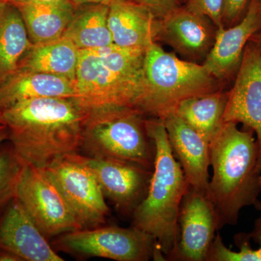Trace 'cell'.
Wrapping results in <instances>:
<instances>
[{
  "label": "cell",
  "instance_id": "obj_1",
  "mask_svg": "<svg viewBox=\"0 0 261 261\" xmlns=\"http://www.w3.org/2000/svg\"><path fill=\"white\" fill-rule=\"evenodd\" d=\"M87 115L65 97L31 99L3 111L15 152L24 164L40 168L80 150Z\"/></svg>",
  "mask_w": 261,
  "mask_h": 261
},
{
  "label": "cell",
  "instance_id": "obj_2",
  "mask_svg": "<svg viewBox=\"0 0 261 261\" xmlns=\"http://www.w3.org/2000/svg\"><path fill=\"white\" fill-rule=\"evenodd\" d=\"M251 129L238 123H223L210 142L213 176L208 197L217 217L218 227L238 224L240 211L254 205L261 192L258 146Z\"/></svg>",
  "mask_w": 261,
  "mask_h": 261
},
{
  "label": "cell",
  "instance_id": "obj_3",
  "mask_svg": "<svg viewBox=\"0 0 261 261\" xmlns=\"http://www.w3.org/2000/svg\"><path fill=\"white\" fill-rule=\"evenodd\" d=\"M145 49L115 44L80 50L73 99L87 114L106 110L141 112L145 92Z\"/></svg>",
  "mask_w": 261,
  "mask_h": 261
},
{
  "label": "cell",
  "instance_id": "obj_4",
  "mask_svg": "<svg viewBox=\"0 0 261 261\" xmlns=\"http://www.w3.org/2000/svg\"><path fill=\"white\" fill-rule=\"evenodd\" d=\"M155 154L153 169L145 198L133 211V227L150 235L164 256L170 259L177 248L178 214L184 196L190 188L168 140L161 118L145 120Z\"/></svg>",
  "mask_w": 261,
  "mask_h": 261
},
{
  "label": "cell",
  "instance_id": "obj_5",
  "mask_svg": "<svg viewBox=\"0 0 261 261\" xmlns=\"http://www.w3.org/2000/svg\"><path fill=\"white\" fill-rule=\"evenodd\" d=\"M145 92L141 106L145 116L163 119L188 98L221 89L203 64L181 60L156 42L145 49Z\"/></svg>",
  "mask_w": 261,
  "mask_h": 261
},
{
  "label": "cell",
  "instance_id": "obj_6",
  "mask_svg": "<svg viewBox=\"0 0 261 261\" xmlns=\"http://www.w3.org/2000/svg\"><path fill=\"white\" fill-rule=\"evenodd\" d=\"M144 116L132 109L87 113L80 149L89 157L121 160L152 171L155 147Z\"/></svg>",
  "mask_w": 261,
  "mask_h": 261
},
{
  "label": "cell",
  "instance_id": "obj_7",
  "mask_svg": "<svg viewBox=\"0 0 261 261\" xmlns=\"http://www.w3.org/2000/svg\"><path fill=\"white\" fill-rule=\"evenodd\" d=\"M53 245L56 250L80 256L117 261L165 260L154 238L133 226L82 228L60 235Z\"/></svg>",
  "mask_w": 261,
  "mask_h": 261
},
{
  "label": "cell",
  "instance_id": "obj_8",
  "mask_svg": "<svg viewBox=\"0 0 261 261\" xmlns=\"http://www.w3.org/2000/svg\"><path fill=\"white\" fill-rule=\"evenodd\" d=\"M15 198L47 240L82 228L44 168L24 165Z\"/></svg>",
  "mask_w": 261,
  "mask_h": 261
},
{
  "label": "cell",
  "instance_id": "obj_9",
  "mask_svg": "<svg viewBox=\"0 0 261 261\" xmlns=\"http://www.w3.org/2000/svg\"><path fill=\"white\" fill-rule=\"evenodd\" d=\"M61 192L82 228L102 226L109 208L102 190L79 153L67 154L44 168Z\"/></svg>",
  "mask_w": 261,
  "mask_h": 261
},
{
  "label": "cell",
  "instance_id": "obj_10",
  "mask_svg": "<svg viewBox=\"0 0 261 261\" xmlns=\"http://www.w3.org/2000/svg\"><path fill=\"white\" fill-rule=\"evenodd\" d=\"M241 123L255 132L261 170V53L249 41L233 87L227 92L223 123Z\"/></svg>",
  "mask_w": 261,
  "mask_h": 261
},
{
  "label": "cell",
  "instance_id": "obj_11",
  "mask_svg": "<svg viewBox=\"0 0 261 261\" xmlns=\"http://www.w3.org/2000/svg\"><path fill=\"white\" fill-rule=\"evenodd\" d=\"M216 31L207 17L181 5L164 18L154 19L153 40L172 47L186 61L199 63L214 45Z\"/></svg>",
  "mask_w": 261,
  "mask_h": 261
},
{
  "label": "cell",
  "instance_id": "obj_12",
  "mask_svg": "<svg viewBox=\"0 0 261 261\" xmlns=\"http://www.w3.org/2000/svg\"><path fill=\"white\" fill-rule=\"evenodd\" d=\"M179 238L171 260L206 261L219 231L217 217L207 194L189 188L178 214Z\"/></svg>",
  "mask_w": 261,
  "mask_h": 261
},
{
  "label": "cell",
  "instance_id": "obj_13",
  "mask_svg": "<svg viewBox=\"0 0 261 261\" xmlns=\"http://www.w3.org/2000/svg\"><path fill=\"white\" fill-rule=\"evenodd\" d=\"M79 157L93 173L105 197L120 211H134L145 198L152 171L121 160Z\"/></svg>",
  "mask_w": 261,
  "mask_h": 261
},
{
  "label": "cell",
  "instance_id": "obj_14",
  "mask_svg": "<svg viewBox=\"0 0 261 261\" xmlns=\"http://www.w3.org/2000/svg\"><path fill=\"white\" fill-rule=\"evenodd\" d=\"M260 30V2L250 0L246 13L238 23L217 29L214 45L202 64L217 80H229L238 73L247 43Z\"/></svg>",
  "mask_w": 261,
  "mask_h": 261
},
{
  "label": "cell",
  "instance_id": "obj_15",
  "mask_svg": "<svg viewBox=\"0 0 261 261\" xmlns=\"http://www.w3.org/2000/svg\"><path fill=\"white\" fill-rule=\"evenodd\" d=\"M175 157L190 188L208 195L210 142L176 114L163 118Z\"/></svg>",
  "mask_w": 261,
  "mask_h": 261
},
{
  "label": "cell",
  "instance_id": "obj_16",
  "mask_svg": "<svg viewBox=\"0 0 261 261\" xmlns=\"http://www.w3.org/2000/svg\"><path fill=\"white\" fill-rule=\"evenodd\" d=\"M48 240L19 201H10L0 219V249L22 260H64Z\"/></svg>",
  "mask_w": 261,
  "mask_h": 261
},
{
  "label": "cell",
  "instance_id": "obj_17",
  "mask_svg": "<svg viewBox=\"0 0 261 261\" xmlns=\"http://www.w3.org/2000/svg\"><path fill=\"white\" fill-rule=\"evenodd\" d=\"M75 82L58 75L18 69L0 84L2 111L18 103L45 97L74 98Z\"/></svg>",
  "mask_w": 261,
  "mask_h": 261
},
{
  "label": "cell",
  "instance_id": "obj_18",
  "mask_svg": "<svg viewBox=\"0 0 261 261\" xmlns=\"http://www.w3.org/2000/svg\"><path fill=\"white\" fill-rule=\"evenodd\" d=\"M108 25L113 44L126 49H146L154 42V17L132 0H113L109 5Z\"/></svg>",
  "mask_w": 261,
  "mask_h": 261
},
{
  "label": "cell",
  "instance_id": "obj_19",
  "mask_svg": "<svg viewBox=\"0 0 261 261\" xmlns=\"http://www.w3.org/2000/svg\"><path fill=\"white\" fill-rule=\"evenodd\" d=\"M12 4L20 12L29 39L34 44L63 37L77 8L70 1L42 3L23 0Z\"/></svg>",
  "mask_w": 261,
  "mask_h": 261
},
{
  "label": "cell",
  "instance_id": "obj_20",
  "mask_svg": "<svg viewBox=\"0 0 261 261\" xmlns=\"http://www.w3.org/2000/svg\"><path fill=\"white\" fill-rule=\"evenodd\" d=\"M79 53L80 49L65 37L33 44L20 60L18 69L58 75L75 82Z\"/></svg>",
  "mask_w": 261,
  "mask_h": 261
},
{
  "label": "cell",
  "instance_id": "obj_21",
  "mask_svg": "<svg viewBox=\"0 0 261 261\" xmlns=\"http://www.w3.org/2000/svg\"><path fill=\"white\" fill-rule=\"evenodd\" d=\"M33 44L16 7L0 3V84L18 70L20 60Z\"/></svg>",
  "mask_w": 261,
  "mask_h": 261
},
{
  "label": "cell",
  "instance_id": "obj_22",
  "mask_svg": "<svg viewBox=\"0 0 261 261\" xmlns=\"http://www.w3.org/2000/svg\"><path fill=\"white\" fill-rule=\"evenodd\" d=\"M109 7L106 4L77 7L63 37L69 39L80 50L102 49L113 45L108 25Z\"/></svg>",
  "mask_w": 261,
  "mask_h": 261
},
{
  "label": "cell",
  "instance_id": "obj_23",
  "mask_svg": "<svg viewBox=\"0 0 261 261\" xmlns=\"http://www.w3.org/2000/svg\"><path fill=\"white\" fill-rule=\"evenodd\" d=\"M227 93L221 89L190 97L178 104L175 112L209 142L223 124Z\"/></svg>",
  "mask_w": 261,
  "mask_h": 261
},
{
  "label": "cell",
  "instance_id": "obj_24",
  "mask_svg": "<svg viewBox=\"0 0 261 261\" xmlns=\"http://www.w3.org/2000/svg\"><path fill=\"white\" fill-rule=\"evenodd\" d=\"M24 165L12 145L0 149V208L15 198Z\"/></svg>",
  "mask_w": 261,
  "mask_h": 261
},
{
  "label": "cell",
  "instance_id": "obj_25",
  "mask_svg": "<svg viewBox=\"0 0 261 261\" xmlns=\"http://www.w3.org/2000/svg\"><path fill=\"white\" fill-rule=\"evenodd\" d=\"M249 233H240L234 237V241L240 250L233 251L225 246L219 232L216 233L206 261H259L256 250L250 246Z\"/></svg>",
  "mask_w": 261,
  "mask_h": 261
},
{
  "label": "cell",
  "instance_id": "obj_26",
  "mask_svg": "<svg viewBox=\"0 0 261 261\" xmlns=\"http://www.w3.org/2000/svg\"><path fill=\"white\" fill-rule=\"evenodd\" d=\"M184 6L194 13L207 17L216 28L222 27L224 0H184Z\"/></svg>",
  "mask_w": 261,
  "mask_h": 261
},
{
  "label": "cell",
  "instance_id": "obj_27",
  "mask_svg": "<svg viewBox=\"0 0 261 261\" xmlns=\"http://www.w3.org/2000/svg\"><path fill=\"white\" fill-rule=\"evenodd\" d=\"M250 0H224L222 23L224 27L235 25L243 18Z\"/></svg>",
  "mask_w": 261,
  "mask_h": 261
},
{
  "label": "cell",
  "instance_id": "obj_28",
  "mask_svg": "<svg viewBox=\"0 0 261 261\" xmlns=\"http://www.w3.org/2000/svg\"><path fill=\"white\" fill-rule=\"evenodd\" d=\"M148 9L154 18H164L181 6V0H132Z\"/></svg>",
  "mask_w": 261,
  "mask_h": 261
},
{
  "label": "cell",
  "instance_id": "obj_29",
  "mask_svg": "<svg viewBox=\"0 0 261 261\" xmlns=\"http://www.w3.org/2000/svg\"><path fill=\"white\" fill-rule=\"evenodd\" d=\"M253 206H255V208L259 211V216L255 220L253 230L251 232L249 233V235L251 240L258 244L259 247L257 249L256 252L258 255L259 261H261V201L257 200Z\"/></svg>",
  "mask_w": 261,
  "mask_h": 261
},
{
  "label": "cell",
  "instance_id": "obj_30",
  "mask_svg": "<svg viewBox=\"0 0 261 261\" xmlns=\"http://www.w3.org/2000/svg\"><path fill=\"white\" fill-rule=\"evenodd\" d=\"M112 1L113 0H70V2L76 7L90 4L109 5Z\"/></svg>",
  "mask_w": 261,
  "mask_h": 261
},
{
  "label": "cell",
  "instance_id": "obj_31",
  "mask_svg": "<svg viewBox=\"0 0 261 261\" xmlns=\"http://www.w3.org/2000/svg\"><path fill=\"white\" fill-rule=\"evenodd\" d=\"M0 261H22V260L20 257L13 252L0 249Z\"/></svg>",
  "mask_w": 261,
  "mask_h": 261
},
{
  "label": "cell",
  "instance_id": "obj_32",
  "mask_svg": "<svg viewBox=\"0 0 261 261\" xmlns=\"http://www.w3.org/2000/svg\"><path fill=\"white\" fill-rule=\"evenodd\" d=\"M9 138V128L5 124H0V146Z\"/></svg>",
  "mask_w": 261,
  "mask_h": 261
},
{
  "label": "cell",
  "instance_id": "obj_33",
  "mask_svg": "<svg viewBox=\"0 0 261 261\" xmlns=\"http://www.w3.org/2000/svg\"><path fill=\"white\" fill-rule=\"evenodd\" d=\"M250 41H252V42L256 44L257 48H258L261 53V30L257 32L256 34H254L251 39H250Z\"/></svg>",
  "mask_w": 261,
  "mask_h": 261
},
{
  "label": "cell",
  "instance_id": "obj_34",
  "mask_svg": "<svg viewBox=\"0 0 261 261\" xmlns=\"http://www.w3.org/2000/svg\"><path fill=\"white\" fill-rule=\"evenodd\" d=\"M29 1L37 2V3H60L70 1V0H29Z\"/></svg>",
  "mask_w": 261,
  "mask_h": 261
},
{
  "label": "cell",
  "instance_id": "obj_35",
  "mask_svg": "<svg viewBox=\"0 0 261 261\" xmlns=\"http://www.w3.org/2000/svg\"><path fill=\"white\" fill-rule=\"evenodd\" d=\"M19 1H23V0H0V3H13Z\"/></svg>",
  "mask_w": 261,
  "mask_h": 261
},
{
  "label": "cell",
  "instance_id": "obj_36",
  "mask_svg": "<svg viewBox=\"0 0 261 261\" xmlns=\"http://www.w3.org/2000/svg\"><path fill=\"white\" fill-rule=\"evenodd\" d=\"M0 124H5L4 120H3V111L0 109Z\"/></svg>",
  "mask_w": 261,
  "mask_h": 261
},
{
  "label": "cell",
  "instance_id": "obj_37",
  "mask_svg": "<svg viewBox=\"0 0 261 261\" xmlns=\"http://www.w3.org/2000/svg\"><path fill=\"white\" fill-rule=\"evenodd\" d=\"M259 181H260V186H261V174H260V178H259Z\"/></svg>",
  "mask_w": 261,
  "mask_h": 261
},
{
  "label": "cell",
  "instance_id": "obj_38",
  "mask_svg": "<svg viewBox=\"0 0 261 261\" xmlns=\"http://www.w3.org/2000/svg\"><path fill=\"white\" fill-rule=\"evenodd\" d=\"M260 4H261V0H260Z\"/></svg>",
  "mask_w": 261,
  "mask_h": 261
},
{
  "label": "cell",
  "instance_id": "obj_39",
  "mask_svg": "<svg viewBox=\"0 0 261 261\" xmlns=\"http://www.w3.org/2000/svg\"><path fill=\"white\" fill-rule=\"evenodd\" d=\"M182 1H184V0H182Z\"/></svg>",
  "mask_w": 261,
  "mask_h": 261
}]
</instances>
